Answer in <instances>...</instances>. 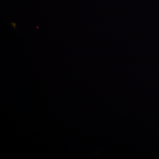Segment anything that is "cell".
<instances>
[{
	"label": "cell",
	"mask_w": 159,
	"mask_h": 159,
	"mask_svg": "<svg viewBox=\"0 0 159 159\" xmlns=\"http://www.w3.org/2000/svg\"><path fill=\"white\" fill-rule=\"evenodd\" d=\"M10 25H11V26H12V27L14 28V29L15 30H16V23L13 22H11L10 23Z\"/></svg>",
	"instance_id": "6da1fadb"
}]
</instances>
